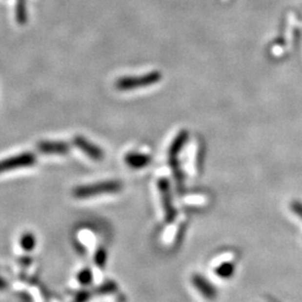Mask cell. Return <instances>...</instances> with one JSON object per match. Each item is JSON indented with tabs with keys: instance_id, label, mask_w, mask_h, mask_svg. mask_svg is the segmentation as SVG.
I'll list each match as a JSON object with an SVG mask.
<instances>
[{
	"instance_id": "277c9868",
	"label": "cell",
	"mask_w": 302,
	"mask_h": 302,
	"mask_svg": "<svg viewBox=\"0 0 302 302\" xmlns=\"http://www.w3.org/2000/svg\"><path fill=\"white\" fill-rule=\"evenodd\" d=\"M37 157L34 152H21V154L0 160V174L6 173V171L19 169V168L32 167L35 165Z\"/></svg>"
},
{
	"instance_id": "9a60e30c",
	"label": "cell",
	"mask_w": 302,
	"mask_h": 302,
	"mask_svg": "<svg viewBox=\"0 0 302 302\" xmlns=\"http://www.w3.org/2000/svg\"><path fill=\"white\" fill-rule=\"evenodd\" d=\"M118 291V284L114 281H106L104 283H102L99 288L95 290V293L97 294H103V296H105V294H111Z\"/></svg>"
},
{
	"instance_id": "4fadbf2b",
	"label": "cell",
	"mask_w": 302,
	"mask_h": 302,
	"mask_svg": "<svg viewBox=\"0 0 302 302\" xmlns=\"http://www.w3.org/2000/svg\"><path fill=\"white\" fill-rule=\"evenodd\" d=\"M78 281L79 283L83 286L90 285L92 282H93V272L90 267H84L80 272L78 273Z\"/></svg>"
},
{
	"instance_id": "8992f818",
	"label": "cell",
	"mask_w": 302,
	"mask_h": 302,
	"mask_svg": "<svg viewBox=\"0 0 302 302\" xmlns=\"http://www.w3.org/2000/svg\"><path fill=\"white\" fill-rule=\"evenodd\" d=\"M73 144L79 148L83 154H85L89 158L92 160H95V161H100L104 157V152H103L102 149L97 146V144L92 143L91 141H89L86 138H84L82 136H76L73 138Z\"/></svg>"
},
{
	"instance_id": "9c48e42d",
	"label": "cell",
	"mask_w": 302,
	"mask_h": 302,
	"mask_svg": "<svg viewBox=\"0 0 302 302\" xmlns=\"http://www.w3.org/2000/svg\"><path fill=\"white\" fill-rule=\"evenodd\" d=\"M189 138V133L187 130H181V132L176 136L175 139L171 142L169 147V151H168V155H169V158H177V156L179 155V152L182 150V148L187 143Z\"/></svg>"
},
{
	"instance_id": "2e32d148",
	"label": "cell",
	"mask_w": 302,
	"mask_h": 302,
	"mask_svg": "<svg viewBox=\"0 0 302 302\" xmlns=\"http://www.w3.org/2000/svg\"><path fill=\"white\" fill-rule=\"evenodd\" d=\"M92 293L87 290H81V291L76 292L73 302H87L91 299Z\"/></svg>"
},
{
	"instance_id": "5b68a950",
	"label": "cell",
	"mask_w": 302,
	"mask_h": 302,
	"mask_svg": "<svg viewBox=\"0 0 302 302\" xmlns=\"http://www.w3.org/2000/svg\"><path fill=\"white\" fill-rule=\"evenodd\" d=\"M190 281H192L194 288L196 289L206 300L214 301L217 298V289L215 288V285H214L208 279H206L204 275L194 273L192 278H190Z\"/></svg>"
},
{
	"instance_id": "5bb4252c",
	"label": "cell",
	"mask_w": 302,
	"mask_h": 302,
	"mask_svg": "<svg viewBox=\"0 0 302 302\" xmlns=\"http://www.w3.org/2000/svg\"><path fill=\"white\" fill-rule=\"evenodd\" d=\"M93 260H94L95 265H97L98 267H100V269H104L106 261H108V253H106L105 248L99 247L98 250L95 251Z\"/></svg>"
},
{
	"instance_id": "6da1fadb",
	"label": "cell",
	"mask_w": 302,
	"mask_h": 302,
	"mask_svg": "<svg viewBox=\"0 0 302 302\" xmlns=\"http://www.w3.org/2000/svg\"><path fill=\"white\" fill-rule=\"evenodd\" d=\"M122 182L119 181H99L91 185L78 186L73 189V196L79 200H85V198L97 197L101 195L117 194L122 189Z\"/></svg>"
},
{
	"instance_id": "ac0fdd59",
	"label": "cell",
	"mask_w": 302,
	"mask_h": 302,
	"mask_svg": "<svg viewBox=\"0 0 302 302\" xmlns=\"http://www.w3.org/2000/svg\"><path fill=\"white\" fill-rule=\"evenodd\" d=\"M8 289V282H7L2 277H0V291Z\"/></svg>"
},
{
	"instance_id": "d6986e66",
	"label": "cell",
	"mask_w": 302,
	"mask_h": 302,
	"mask_svg": "<svg viewBox=\"0 0 302 302\" xmlns=\"http://www.w3.org/2000/svg\"><path fill=\"white\" fill-rule=\"evenodd\" d=\"M20 262H21L24 265L27 266V265H29V264H32L33 260H32V258H29V257H25V258H22V259L20 260Z\"/></svg>"
},
{
	"instance_id": "7c38bea8",
	"label": "cell",
	"mask_w": 302,
	"mask_h": 302,
	"mask_svg": "<svg viewBox=\"0 0 302 302\" xmlns=\"http://www.w3.org/2000/svg\"><path fill=\"white\" fill-rule=\"evenodd\" d=\"M27 7H26V0H17L16 5V19L19 25H25L27 22Z\"/></svg>"
},
{
	"instance_id": "8fae6325",
	"label": "cell",
	"mask_w": 302,
	"mask_h": 302,
	"mask_svg": "<svg viewBox=\"0 0 302 302\" xmlns=\"http://www.w3.org/2000/svg\"><path fill=\"white\" fill-rule=\"evenodd\" d=\"M36 243H37L36 236L32 232L22 233L20 239H19V245H20V247L25 252H27V253L35 250Z\"/></svg>"
},
{
	"instance_id": "ffe728a7",
	"label": "cell",
	"mask_w": 302,
	"mask_h": 302,
	"mask_svg": "<svg viewBox=\"0 0 302 302\" xmlns=\"http://www.w3.org/2000/svg\"><path fill=\"white\" fill-rule=\"evenodd\" d=\"M270 302H280V301H278L277 299H274V298H271V299H270Z\"/></svg>"
},
{
	"instance_id": "30bf717a",
	"label": "cell",
	"mask_w": 302,
	"mask_h": 302,
	"mask_svg": "<svg viewBox=\"0 0 302 302\" xmlns=\"http://www.w3.org/2000/svg\"><path fill=\"white\" fill-rule=\"evenodd\" d=\"M236 265L232 261H225L215 267V274L221 279L227 280L235 274Z\"/></svg>"
},
{
	"instance_id": "e0dca14e",
	"label": "cell",
	"mask_w": 302,
	"mask_h": 302,
	"mask_svg": "<svg viewBox=\"0 0 302 302\" xmlns=\"http://www.w3.org/2000/svg\"><path fill=\"white\" fill-rule=\"evenodd\" d=\"M290 209L293 214L302 220V201H292L290 202Z\"/></svg>"
},
{
	"instance_id": "7a4b0ae2",
	"label": "cell",
	"mask_w": 302,
	"mask_h": 302,
	"mask_svg": "<svg viewBox=\"0 0 302 302\" xmlns=\"http://www.w3.org/2000/svg\"><path fill=\"white\" fill-rule=\"evenodd\" d=\"M162 79V74L158 71L149 72L147 74L140 76H127L121 78L116 82V89L119 91H132L142 89L159 83Z\"/></svg>"
},
{
	"instance_id": "ba28073f",
	"label": "cell",
	"mask_w": 302,
	"mask_h": 302,
	"mask_svg": "<svg viewBox=\"0 0 302 302\" xmlns=\"http://www.w3.org/2000/svg\"><path fill=\"white\" fill-rule=\"evenodd\" d=\"M151 156L141 152H129L124 157V162L132 169H143L151 162Z\"/></svg>"
},
{
	"instance_id": "3957f363",
	"label": "cell",
	"mask_w": 302,
	"mask_h": 302,
	"mask_svg": "<svg viewBox=\"0 0 302 302\" xmlns=\"http://www.w3.org/2000/svg\"><path fill=\"white\" fill-rule=\"evenodd\" d=\"M157 186H158L160 200H161L163 213H165V221L167 224H171L173 221H175L178 212L173 202V194H171L170 182L167 178H160Z\"/></svg>"
},
{
	"instance_id": "52a82bcc",
	"label": "cell",
	"mask_w": 302,
	"mask_h": 302,
	"mask_svg": "<svg viewBox=\"0 0 302 302\" xmlns=\"http://www.w3.org/2000/svg\"><path fill=\"white\" fill-rule=\"evenodd\" d=\"M38 151L45 155H65L70 151V144L65 141H40Z\"/></svg>"
}]
</instances>
